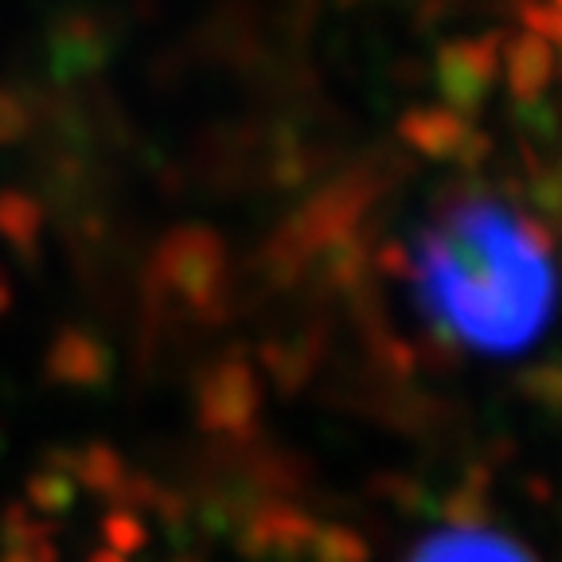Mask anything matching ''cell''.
Listing matches in <instances>:
<instances>
[{
  "mask_svg": "<svg viewBox=\"0 0 562 562\" xmlns=\"http://www.w3.org/2000/svg\"><path fill=\"white\" fill-rule=\"evenodd\" d=\"M422 297L457 344L512 356L551 316V258L516 211L465 203L441 215L422 246Z\"/></svg>",
  "mask_w": 562,
  "mask_h": 562,
  "instance_id": "1",
  "label": "cell"
},
{
  "mask_svg": "<svg viewBox=\"0 0 562 562\" xmlns=\"http://www.w3.org/2000/svg\"><path fill=\"white\" fill-rule=\"evenodd\" d=\"M406 562H536V554L527 551L519 539L504 536V531L465 524L422 539Z\"/></svg>",
  "mask_w": 562,
  "mask_h": 562,
  "instance_id": "2",
  "label": "cell"
}]
</instances>
